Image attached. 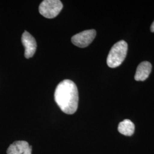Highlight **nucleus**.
I'll list each match as a JSON object with an SVG mask.
<instances>
[{
  "label": "nucleus",
  "mask_w": 154,
  "mask_h": 154,
  "mask_svg": "<svg viewBox=\"0 0 154 154\" xmlns=\"http://www.w3.org/2000/svg\"><path fill=\"white\" fill-rule=\"evenodd\" d=\"M54 99L61 110L67 114H73L78 106V91L76 85L69 79L60 83L55 89Z\"/></svg>",
  "instance_id": "1"
},
{
  "label": "nucleus",
  "mask_w": 154,
  "mask_h": 154,
  "mask_svg": "<svg viewBox=\"0 0 154 154\" xmlns=\"http://www.w3.org/2000/svg\"><path fill=\"white\" fill-rule=\"evenodd\" d=\"M118 131L122 134L126 136H131L134 133L135 125L129 119H125L119 123Z\"/></svg>",
  "instance_id": "8"
},
{
  "label": "nucleus",
  "mask_w": 154,
  "mask_h": 154,
  "mask_svg": "<svg viewBox=\"0 0 154 154\" xmlns=\"http://www.w3.org/2000/svg\"><path fill=\"white\" fill-rule=\"evenodd\" d=\"M128 49L126 42L122 40L111 48L107 58V64L111 68L120 66L125 60Z\"/></svg>",
  "instance_id": "2"
},
{
  "label": "nucleus",
  "mask_w": 154,
  "mask_h": 154,
  "mask_svg": "<svg viewBox=\"0 0 154 154\" xmlns=\"http://www.w3.org/2000/svg\"><path fill=\"white\" fill-rule=\"evenodd\" d=\"M96 36V31L94 29L85 30L72 36V43L79 48H86L90 44Z\"/></svg>",
  "instance_id": "4"
},
{
  "label": "nucleus",
  "mask_w": 154,
  "mask_h": 154,
  "mask_svg": "<svg viewBox=\"0 0 154 154\" xmlns=\"http://www.w3.org/2000/svg\"><path fill=\"white\" fill-rule=\"evenodd\" d=\"M29 147L30 145L26 141H16L10 145L7 150V154H24Z\"/></svg>",
  "instance_id": "7"
},
{
  "label": "nucleus",
  "mask_w": 154,
  "mask_h": 154,
  "mask_svg": "<svg viewBox=\"0 0 154 154\" xmlns=\"http://www.w3.org/2000/svg\"><path fill=\"white\" fill-rule=\"evenodd\" d=\"M62 8V3L60 0H45L39 6V11L47 18H53L58 15Z\"/></svg>",
  "instance_id": "3"
},
{
  "label": "nucleus",
  "mask_w": 154,
  "mask_h": 154,
  "mask_svg": "<svg viewBox=\"0 0 154 154\" xmlns=\"http://www.w3.org/2000/svg\"><path fill=\"white\" fill-rule=\"evenodd\" d=\"M152 70V65L148 61H144L138 65L135 75V79L137 81H144L149 77Z\"/></svg>",
  "instance_id": "6"
},
{
  "label": "nucleus",
  "mask_w": 154,
  "mask_h": 154,
  "mask_svg": "<svg viewBox=\"0 0 154 154\" xmlns=\"http://www.w3.org/2000/svg\"><path fill=\"white\" fill-rule=\"evenodd\" d=\"M22 43L25 48V57L26 58H30L33 57L37 49V42L33 36L25 31L21 38Z\"/></svg>",
  "instance_id": "5"
},
{
  "label": "nucleus",
  "mask_w": 154,
  "mask_h": 154,
  "mask_svg": "<svg viewBox=\"0 0 154 154\" xmlns=\"http://www.w3.org/2000/svg\"><path fill=\"white\" fill-rule=\"evenodd\" d=\"M151 31L152 32H154V21L152 22V25H151Z\"/></svg>",
  "instance_id": "9"
}]
</instances>
